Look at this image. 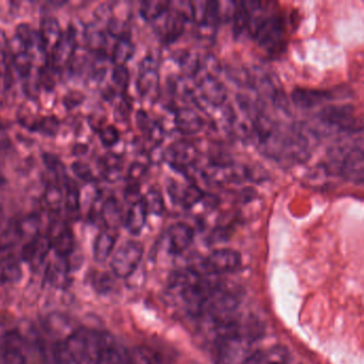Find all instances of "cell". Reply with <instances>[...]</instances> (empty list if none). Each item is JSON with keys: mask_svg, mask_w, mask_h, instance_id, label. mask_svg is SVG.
Masks as SVG:
<instances>
[{"mask_svg": "<svg viewBox=\"0 0 364 364\" xmlns=\"http://www.w3.org/2000/svg\"><path fill=\"white\" fill-rule=\"evenodd\" d=\"M117 235L116 231L105 229L102 231L95 238V246H93V255L95 261L105 262L114 252L116 246Z\"/></svg>", "mask_w": 364, "mask_h": 364, "instance_id": "24", "label": "cell"}, {"mask_svg": "<svg viewBox=\"0 0 364 364\" xmlns=\"http://www.w3.org/2000/svg\"><path fill=\"white\" fill-rule=\"evenodd\" d=\"M242 265V255L238 251L230 248L217 249L210 252L202 262L205 274L210 276L232 274L237 272Z\"/></svg>", "mask_w": 364, "mask_h": 364, "instance_id": "7", "label": "cell"}, {"mask_svg": "<svg viewBox=\"0 0 364 364\" xmlns=\"http://www.w3.org/2000/svg\"><path fill=\"white\" fill-rule=\"evenodd\" d=\"M142 200H144L148 214L161 216L165 212V200L159 189H149L148 193L142 196Z\"/></svg>", "mask_w": 364, "mask_h": 364, "instance_id": "30", "label": "cell"}, {"mask_svg": "<svg viewBox=\"0 0 364 364\" xmlns=\"http://www.w3.org/2000/svg\"><path fill=\"white\" fill-rule=\"evenodd\" d=\"M149 161L151 164L154 165H159L166 161V150H164L161 144H157V146H153L151 150L149 151Z\"/></svg>", "mask_w": 364, "mask_h": 364, "instance_id": "46", "label": "cell"}, {"mask_svg": "<svg viewBox=\"0 0 364 364\" xmlns=\"http://www.w3.org/2000/svg\"><path fill=\"white\" fill-rule=\"evenodd\" d=\"M174 125L182 135L193 136L204 127L203 118L189 107H178L174 112Z\"/></svg>", "mask_w": 364, "mask_h": 364, "instance_id": "20", "label": "cell"}, {"mask_svg": "<svg viewBox=\"0 0 364 364\" xmlns=\"http://www.w3.org/2000/svg\"><path fill=\"white\" fill-rule=\"evenodd\" d=\"M338 93L332 92L330 90L298 87L291 92V99L296 107L304 110L312 109L321 104H325L326 102L336 99Z\"/></svg>", "mask_w": 364, "mask_h": 364, "instance_id": "16", "label": "cell"}, {"mask_svg": "<svg viewBox=\"0 0 364 364\" xmlns=\"http://www.w3.org/2000/svg\"><path fill=\"white\" fill-rule=\"evenodd\" d=\"M77 48V35L73 27H69L68 31L63 33V37L56 48L50 53V59L48 63L56 72L71 68L72 63L75 59Z\"/></svg>", "mask_w": 364, "mask_h": 364, "instance_id": "11", "label": "cell"}, {"mask_svg": "<svg viewBox=\"0 0 364 364\" xmlns=\"http://www.w3.org/2000/svg\"><path fill=\"white\" fill-rule=\"evenodd\" d=\"M107 33L117 40L127 39L129 38V27L125 21L119 18H112L108 21Z\"/></svg>", "mask_w": 364, "mask_h": 364, "instance_id": "36", "label": "cell"}, {"mask_svg": "<svg viewBox=\"0 0 364 364\" xmlns=\"http://www.w3.org/2000/svg\"><path fill=\"white\" fill-rule=\"evenodd\" d=\"M72 172L75 174L76 178H80V181L84 182L91 183L95 181V176H93L92 169L90 166L84 161H75L71 166Z\"/></svg>", "mask_w": 364, "mask_h": 364, "instance_id": "41", "label": "cell"}, {"mask_svg": "<svg viewBox=\"0 0 364 364\" xmlns=\"http://www.w3.org/2000/svg\"><path fill=\"white\" fill-rule=\"evenodd\" d=\"M85 39H86L87 46L92 52L97 53V54L105 52L107 39H106L105 33L97 25L90 24L86 26Z\"/></svg>", "mask_w": 364, "mask_h": 364, "instance_id": "28", "label": "cell"}, {"mask_svg": "<svg viewBox=\"0 0 364 364\" xmlns=\"http://www.w3.org/2000/svg\"><path fill=\"white\" fill-rule=\"evenodd\" d=\"M63 29L54 16H46L40 26L39 36L46 53H52L63 37Z\"/></svg>", "mask_w": 364, "mask_h": 364, "instance_id": "21", "label": "cell"}, {"mask_svg": "<svg viewBox=\"0 0 364 364\" xmlns=\"http://www.w3.org/2000/svg\"><path fill=\"white\" fill-rule=\"evenodd\" d=\"M244 364H265V351H251L250 355L245 360Z\"/></svg>", "mask_w": 364, "mask_h": 364, "instance_id": "48", "label": "cell"}, {"mask_svg": "<svg viewBox=\"0 0 364 364\" xmlns=\"http://www.w3.org/2000/svg\"><path fill=\"white\" fill-rule=\"evenodd\" d=\"M285 24L279 16H267L265 22L255 33V39L259 46L269 53H276L284 43Z\"/></svg>", "mask_w": 364, "mask_h": 364, "instance_id": "9", "label": "cell"}, {"mask_svg": "<svg viewBox=\"0 0 364 364\" xmlns=\"http://www.w3.org/2000/svg\"><path fill=\"white\" fill-rule=\"evenodd\" d=\"M0 364H36L31 344L20 332L0 334Z\"/></svg>", "mask_w": 364, "mask_h": 364, "instance_id": "4", "label": "cell"}, {"mask_svg": "<svg viewBox=\"0 0 364 364\" xmlns=\"http://www.w3.org/2000/svg\"><path fill=\"white\" fill-rule=\"evenodd\" d=\"M44 203L52 213L60 212L63 204H65V195L58 183H48L44 191Z\"/></svg>", "mask_w": 364, "mask_h": 364, "instance_id": "27", "label": "cell"}, {"mask_svg": "<svg viewBox=\"0 0 364 364\" xmlns=\"http://www.w3.org/2000/svg\"><path fill=\"white\" fill-rule=\"evenodd\" d=\"M340 176L348 182L362 184L364 180L363 138L360 136L345 152L341 163Z\"/></svg>", "mask_w": 364, "mask_h": 364, "instance_id": "8", "label": "cell"}, {"mask_svg": "<svg viewBox=\"0 0 364 364\" xmlns=\"http://www.w3.org/2000/svg\"><path fill=\"white\" fill-rule=\"evenodd\" d=\"M131 75L129 70L125 65H117L112 70V80L114 86L118 87L121 90H125L129 86Z\"/></svg>", "mask_w": 364, "mask_h": 364, "instance_id": "40", "label": "cell"}, {"mask_svg": "<svg viewBox=\"0 0 364 364\" xmlns=\"http://www.w3.org/2000/svg\"><path fill=\"white\" fill-rule=\"evenodd\" d=\"M71 264L69 257H48L44 265V278L53 287L63 289L71 283Z\"/></svg>", "mask_w": 364, "mask_h": 364, "instance_id": "14", "label": "cell"}, {"mask_svg": "<svg viewBox=\"0 0 364 364\" xmlns=\"http://www.w3.org/2000/svg\"><path fill=\"white\" fill-rule=\"evenodd\" d=\"M166 161L173 169L187 172L199 161V151L191 142L180 140L166 150Z\"/></svg>", "mask_w": 364, "mask_h": 364, "instance_id": "12", "label": "cell"}, {"mask_svg": "<svg viewBox=\"0 0 364 364\" xmlns=\"http://www.w3.org/2000/svg\"><path fill=\"white\" fill-rule=\"evenodd\" d=\"M50 252L52 247L48 235L39 234L23 245L20 255L22 262L28 264L33 269L39 270L44 268Z\"/></svg>", "mask_w": 364, "mask_h": 364, "instance_id": "13", "label": "cell"}, {"mask_svg": "<svg viewBox=\"0 0 364 364\" xmlns=\"http://www.w3.org/2000/svg\"><path fill=\"white\" fill-rule=\"evenodd\" d=\"M195 238V231L191 225L185 223H176L167 231L168 250L172 255H181L186 251Z\"/></svg>", "mask_w": 364, "mask_h": 364, "instance_id": "17", "label": "cell"}, {"mask_svg": "<svg viewBox=\"0 0 364 364\" xmlns=\"http://www.w3.org/2000/svg\"><path fill=\"white\" fill-rule=\"evenodd\" d=\"M46 235L50 240L54 255L70 259V255L73 253L74 246H75V238L71 228L63 223L54 225Z\"/></svg>", "mask_w": 364, "mask_h": 364, "instance_id": "18", "label": "cell"}, {"mask_svg": "<svg viewBox=\"0 0 364 364\" xmlns=\"http://www.w3.org/2000/svg\"><path fill=\"white\" fill-rule=\"evenodd\" d=\"M139 95L148 101L155 102L159 95V63L152 56L146 57L140 63L137 80Z\"/></svg>", "mask_w": 364, "mask_h": 364, "instance_id": "10", "label": "cell"}, {"mask_svg": "<svg viewBox=\"0 0 364 364\" xmlns=\"http://www.w3.org/2000/svg\"><path fill=\"white\" fill-rule=\"evenodd\" d=\"M112 334L101 330L80 328L65 341V347L75 364H100L102 353Z\"/></svg>", "mask_w": 364, "mask_h": 364, "instance_id": "2", "label": "cell"}, {"mask_svg": "<svg viewBox=\"0 0 364 364\" xmlns=\"http://www.w3.org/2000/svg\"><path fill=\"white\" fill-rule=\"evenodd\" d=\"M124 199L125 201L129 202L131 205L132 204L136 203V202L140 201V200L142 199V196L140 195L139 184L131 183V184L125 188Z\"/></svg>", "mask_w": 364, "mask_h": 364, "instance_id": "45", "label": "cell"}, {"mask_svg": "<svg viewBox=\"0 0 364 364\" xmlns=\"http://www.w3.org/2000/svg\"><path fill=\"white\" fill-rule=\"evenodd\" d=\"M169 9V1L150 0V1L142 3L141 7H140V14L144 21L152 23L161 18V16H166Z\"/></svg>", "mask_w": 364, "mask_h": 364, "instance_id": "25", "label": "cell"}, {"mask_svg": "<svg viewBox=\"0 0 364 364\" xmlns=\"http://www.w3.org/2000/svg\"><path fill=\"white\" fill-rule=\"evenodd\" d=\"M24 92L28 95L31 99L35 100L36 97H39L40 89H41V82H40L39 72L36 75L35 72H31L29 75L24 77Z\"/></svg>", "mask_w": 364, "mask_h": 364, "instance_id": "39", "label": "cell"}, {"mask_svg": "<svg viewBox=\"0 0 364 364\" xmlns=\"http://www.w3.org/2000/svg\"><path fill=\"white\" fill-rule=\"evenodd\" d=\"M148 215L144 200L132 204L127 216L124 217V225L127 231L132 235H139L146 225Z\"/></svg>", "mask_w": 364, "mask_h": 364, "instance_id": "23", "label": "cell"}, {"mask_svg": "<svg viewBox=\"0 0 364 364\" xmlns=\"http://www.w3.org/2000/svg\"><path fill=\"white\" fill-rule=\"evenodd\" d=\"M131 112V105L129 102L122 101L118 108L116 109V118L121 119V121L125 120Z\"/></svg>", "mask_w": 364, "mask_h": 364, "instance_id": "49", "label": "cell"}, {"mask_svg": "<svg viewBox=\"0 0 364 364\" xmlns=\"http://www.w3.org/2000/svg\"><path fill=\"white\" fill-rule=\"evenodd\" d=\"M233 31L236 37L242 36L245 31H248L249 11L245 6L244 1L236 4L233 14Z\"/></svg>", "mask_w": 364, "mask_h": 364, "instance_id": "33", "label": "cell"}, {"mask_svg": "<svg viewBox=\"0 0 364 364\" xmlns=\"http://www.w3.org/2000/svg\"><path fill=\"white\" fill-rule=\"evenodd\" d=\"M59 127H60V122H59L58 119L56 117L48 116L38 119L33 131L39 132V133L43 134V135L53 137V136L58 133Z\"/></svg>", "mask_w": 364, "mask_h": 364, "instance_id": "35", "label": "cell"}, {"mask_svg": "<svg viewBox=\"0 0 364 364\" xmlns=\"http://www.w3.org/2000/svg\"><path fill=\"white\" fill-rule=\"evenodd\" d=\"M146 172H148L146 165L139 163V161H135L129 166L127 178L131 181V183L139 184L140 181L146 176Z\"/></svg>", "mask_w": 364, "mask_h": 364, "instance_id": "42", "label": "cell"}, {"mask_svg": "<svg viewBox=\"0 0 364 364\" xmlns=\"http://www.w3.org/2000/svg\"><path fill=\"white\" fill-rule=\"evenodd\" d=\"M95 18L100 22H106L107 24L108 21L112 18V7L110 4H101L95 11Z\"/></svg>", "mask_w": 364, "mask_h": 364, "instance_id": "47", "label": "cell"}, {"mask_svg": "<svg viewBox=\"0 0 364 364\" xmlns=\"http://www.w3.org/2000/svg\"><path fill=\"white\" fill-rule=\"evenodd\" d=\"M65 205L70 214H76L80 208V191L71 178L65 181Z\"/></svg>", "mask_w": 364, "mask_h": 364, "instance_id": "32", "label": "cell"}, {"mask_svg": "<svg viewBox=\"0 0 364 364\" xmlns=\"http://www.w3.org/2000/svg\"><path fill=\"white\" fill-rule=\"evenodd\" d=\"M217 364H244L250 355L251 338L240 326L217 334Z\"/></svg>", "mask_w": 364, "mask_h": 364, "instance_id": "3", "label": "cell"}, {"mask_svg": "<svg viewBox=\"0 0 364 364\" xmlns=\"http://www.w3.org/2000/svg\"><path fill=\"white\" fill-rule=\"evenodd\" d=\"M135 50V46L132 42L131 38L118 40L112 54V61L114 67L127 65L133 58Z\"/></svg>", "mask_w": 364, "mask_h": 364, "instance_id": "26", "label": "cell"}, {"mask_svg": "<svg viewBox=\"0 0 364 364\" xmlns=\"http://www.w3.org/2000/svg\"><path fill=\"white\" fill-rule=\"evenodd\" d=\"M22 274V259L16 246L0 245V283L18 282Z\"/></svg>", "mask_w": 364, "mask_h": 364, "instance_id": "15", "label": "cell"}, {"mask_svg": "<svg viewBox=\"0 0 364 364\" xmlns=\"http://www.w3.org/2000/svg\"><path fill=\"white\" fill-rule=\"evenodd\" d=\"M265 364H289V351L282 346L265 351Z\"/></svg>", "mask_w": 364, "mask_h": 364, "instance_id": "38", "label": "cell"}, {"mask_svg": "<svg viewBox=\"0 0 364 364\" xmlns=\"http://www.w3.org/2000/svg\"><path fill=\"white\" fill-rule=\"evenodd\" d=\"M127 364H153V362L144 349H136L127 355Z\"/></svg>", "mask_w": 364, "mask_h": 364, "instance_id": "44", "label": "cell"}, {"mask_svg": "<svg viewBox=\"0 0 364 364\" xmlns=\"http://www.w3.org/2000/svg\"><path fill=\"white\" fill-rule=\"evenodd\" d=\"M42 159H43L44 165H46V167L48 168L50 173L54 174L55 178L67 180L65 165H63V161L56 155L50 154V153H44Z\"/></svg>", "mask_w": 364, "mask_h": 364, "instance_id": "34", "label": "cell"}, {"mask_svg": "<svg viewBox=\"0 0 364 364\" xmlns=\"http://www.w3.org/2000/svg\"><path fill=\"white\" fill-rule=\"evenodd\" d=\"M101 221L105 225L106 229L116 231L121 223H124L122 206L120 202L114 197L107 198L102 203Z\"/></svg>", "mask_w": 364, "mask_h": 364, "instance_id": "22", "label": "cell"}, {"mask_svg": "<svg viewBox=\"0 0 364 364\" xmlns=\"http://www.w3.org/2000/svg\"><path fill=\"white\" fill-rule=\"evenodd\" d=\"M52 360L53 364H75L68 353L65 343L55 345Z\"/></svg>", "mask_w": 364, "mask_h": 364, "instance_id": "43", "label": "cell"}, {"mask_svg": "<svg viewBox=\"0 0 364 364\" xmlns=\"http://www.w3.org/2000/svg\"><path fill=\"white\" fill-rule=\"evenodd\" d=\"M317 119L330 129L348 134H361L362 122L355 117V108L348 104L328 105L317 114Z\"/></svg>", "mask_w": 364, "mask_h": 364, "instance_id": "5", "label": "cell"}, {"mask_svg": "<svg viewBox=\"0 0 364 364\" xmlns=\"http://www.w3.org/2000/svg\"><path fill=\"white\" fill-rule=\"evenodd\" d=\"M99 138L104 146L112 148L120 141V132L114 125H106L100 131Z\"/></svg>", "mask_w": 364, "mask_h": 364, "instance_id": "37", "label": "cell"}, {"mask_svg": "<svg viewBox=\"0 0 364 364\" xmlns=\"http://www.w3.org/2000/svg\"><path fill=\"white\" fill-rule=\"evenodd\" d=\"M216 287L217 284L195 269L176 272L170 284V289L181 298L187 310L199 316Z\"/></svg>", "mask_w": 364, "mask_h": 364, "instance_id": "1", "label": "cell"}, {"mask_svg": "<svg viewBox=\"0 0 364 364\" xmlns=\"http://www.w3.org/2000/svg\"><path fill=\"white\" fill-rule=\"evenodd\" d=\"M204 195H205V193L198 185H188L183 191L182 195L178 197V202L185 210H191L197 204L201 203Z\"/></svg>", "mask_w": 364, "mask_h": 364, "instance_id": "31", "label": "cell"}, {"mask_svg": "<svg viewBox=\"0 0 364 364\" xmlns=\"http://www.w3.org/2000/svg\"><path fill=\"white\" fill-rule=\"evenodd\" d=\"M202 56L196 52H185L178 58L181 70L184 77L195 80L201 67Z\"/></svg>", "mask_w": 364, "mask_h": 364, "instance_id": "29", "label": "cell"}, {"mask_svg": "<svg viewBox=\"0 0 364 364\" xmlns=\"http://www.w3.org/2000/svg\"><path fill=\"white\" fill-rule=\"evenodd\" d=\"M191 18V16L182 8L170 7L167 12V18L164 23L163 39L166 44H172L178 41L185 31V25L187 21Z\"/></svg>", "mask_w": 364, "mask_h": 364, "instance_id": "19", "label": "cell"}, {"mask_svg": "<svg viewBox=\"0 0 364 364\" xmlns=\"http://www.w3.org/2000/svg\"><path fill=\"white\" fill-rule=\"evenodd\" d=\"M144 257V246L139 242L129 240L112 255L110 266L118 278H129L137 269Z\"/></svg>", "mask_w": 364, "mask_h": 364, "instance_id": "6", "label": "cell"}, {"mask_svg": "<svg viewBox=\"0 0 364 364\" xmlns=\"http://www.w3.org/2000/svg\"><path fill=\"white\" fill-rule=\"evenodd\" d=\"M8 46H9V42L6 37L5 31L0 29V55L9 52Z\"/></svg>", "mask_w": 364, "mask_h": 364, "instance_id": "50", "label": "cell"}]
</instances>
